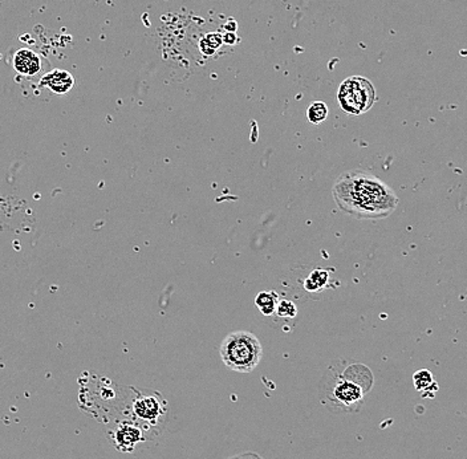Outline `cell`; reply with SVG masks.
Returning a JSON list of instances; mask_svg holds the SVG:
<instances>
[{
    "mask_svg": "<svg viewBox=\"0 0 467 459\" xmlns=\"http://www.w3.org/2000/svg\"><path fill=\"white\" fill-rule=\"evenodd\" d=\"M328 283H329V272L323 268H317V270H313L310 277L306 279L304 288L308 293H316V291L323 290Z\"/></svg>",
    "mask_w": 467,
    "mask_h": 459,
    "instance_id": "cell-11",
    "label": "cell"
},
{
    "mask_svg": "<svg viewBox=\"0 0 467 459\" xmlns=\"http://www.w3.org/2000/svg\"><path fill=\"white\" fill-rule=\"evenodd\" d=\"M13 67L24 77H33L42 70V59L29 48H20L13 56Z\"/></svg>",
    "mask_w": 467,
    "mask_h": 459,
    "instance_id": "cell-7",
    "label": "cell"
},
{
    "mask_svg": "<svg viewBox=\"0 0 467 459\" xmlns=\"http://www.w3.org/2000/svg\"><path fill=\"white\" fill-rule=\"evenodd\" d=\"M133 419L146 430L158 428L168 414V403L158 391L138 393L132 404Z\"/></svg>",
    "mask_w": 467,
    "mask_h": 459,
    "instance_id": "cell-5",
    "label": "cell"
},
{
    "mask_svg": "<svg viewBox=\"0 0 467 459\" xmlns=\"http://www.w3.org/2000/svg\"><path fill=\"white\" fill-rule=\"evenodd\" d=\"M332 195L341 211L361 221L385 219L398 206V196L388 183L360 169L340 174Z\"/></svg>",
    "mask_w": 467,
    "mask_h": 459,
    "instance_id": "cell-1",
    "label": "cell"
},
{
    "mask_svg": "<svg viewBox=\"0 0 467 459\" xmlns=\"http://www.w3.org/2000/svg\"><path fill=\"white\" fill-rule=\"evenodd\" d=\"M340 108L345 114L360 116L364 114L377 101L374 85L363 76L348 77L340 84L338 91Z\"/></svg>",
    "mask_w": 467,
    "mask_h": 459,
    "instance_id": "cell-4",
    "label": "cell"
},
{
    "mask_svg": "<svg viewBox=\"0 0 467 459\" xmlns=\"http://www.w3.org/2000/svg\"><path fill=\"white\" fill-rule=\"evenodd\" d=\"M413 382H414V388L420 393H422L425 397L433 398L439 389L438 384L436 382L433 373L427 369H421L415 372L413 375Z\"/></svg>",
    "mask_w": 467,
    "mask_h": 459,
    "instance_id": "cell-9",
    "label": "cell"
},
{
    "mask_svg": "<svg viewBox=\"0 0 467 459\" xmlns=\"http://www.w3.org/2000/svg\"><path fill=\"white\" fill-rule=\"evenodd\" d=\"M223 29H225L226 32H237V29H238V23H237L234 19H228L226 23H225V26H223Z\"/></svg>",
    "mask_w": 467,
    "mask_h": 459,
    "instance_id": "cell-17",
    "label": "cell"
},
{
    "mask_svg": "<svg viewBox=\"0 0 467 459\" xmlns=\"http://www.w3.org/2000/svg\"><path fill=\"white\" fill-rule=\"evenodd\" d=\"M223 44V35H221L219 32H212V33H207L200 42H199V48L200 52L205 56H212L216 52V49Z\"/></svg>",
    "mask_w": 467,
    "mask_h": 459,
    "instance_id": "cell-12",
    "label": "cell"
},
{
    "mask_svg": "<svg viewBox=\"0 0 467 459\" xmlns=\"http://www.w3.org/2000/svg\"><path fill=\"white\" fill-rule=\"evenodd\" d=\"M279 302L280 300L278 293L274 291H263L258 293V296L255 297V306H258V309L264 316H272L274 313H276Z\"/></svg>",
    "mask_w": 467,
    "mask_h": 459,
    "instance_id": "cell-10",
    "label": "cell"
},
{
    "mask_svg": "<svg viewBox=\"0 0 467 459\" xmlns=\"http://www.w3.org/2000/svg\"><path fill=\"white\" fill-rule=\"evenodd\" d=\"M263 348L259 339L251 332L237 331L227 334L221 344V359L230 371L251 373L259 365Z\"/></svg>",
    "mask_w": 467,
    "mask_h": 459,
    "instance_id": "cell-2",
    "label": "cell"
},
{
    "mask_svg": "<svg viewBox=\"0 0 467 459\" xmlns=\"http://www.w3.org/2000/svg\"><path fill=\"white\" fill-rule=\"evenodd\" d=\"M227 459H263L259 454H256L254 451H247V453H241L237 456H232Z\"/></svg>",
    "mask_w": 467,
    "mask_h": 459,
    "instance_id": "cell-16",
    "label": "cell"
},
{
    "mask_svg": "<svg viewBox=\"0 0 467 459\" xmlns=\"http://www.w3.org/2000/svg\"><path fill=\"white\" fill-rule=\"evenodd\" d=\"M368 391L354 380L344 375L331 377L324 380L322 389V398L331 412L335 413H354L363 404Z\"/></svg>",
    "mask_w": 467,
    "mask_h": 459,
    "instance_id": "cell-3",
    "label": "cell"
},
{
    "mask_svg": "<svg viewBox=\"0 0 467 459\" xmlns=\"http://www.w3.org/2000/svg\"><path fill=\"white\" fill-rule=\"evenodd\" d=\"M239 42V38L237 35V32H226L223 35V42L227 45H235Z\"/></svg>",
    "mask_w": 467,
    "mask_h": 459,
    "instance_id": "cell-15",
    "label": "cell"
},
{
    "mask_svg": "<svg viewBox=\"0 0 467 459\" xmlns=\"http://www.w3.org/2000/svg\"><path fill=\"white\" fill-rule=\"evenodd\" d=\"M145 432L148 430L137 421H122L109 432V438L118 451L133 453L145 441Z\"/></svg>",
    "mask_w": 467,
    "mask_h": 459,
    "instance_id": "cell-6",
    "label": "cell"
},
{
    "mask_svg": "<svg viewBox=\"0 0 467 459\" xmlns=\"http://www.w3.org/2000/svg\"><path fill=\"white\" fill-rule=\"evenodd\" d=\"M73 86L74 77L65 70H49L39 80V88H48L55 95H67Z\"/></svg>",
    "mask_w": 467,
    "mask_h": 459,
    "instance_id": "cell-8",
    "label": "cell"
},
{
    "mask_svg": "<svg viewBox=\"0 0 467 459\" xmlns=\"http://www.w3.org/2000/svg\"><path fill=\"white\" fill-rule=\"evenodd\" d=\"M328 107L323 101H315L307 109V118L313 125H320L328 117Z\"/></svg>",
    "mask_w": 467,
    "mask_h": 459,
    "instance_id": "cell-13",
    "label": "cell"
},
{
    "mask_svg": "<svg viewBox=\"0 0 467 459\" xmlns=\"http://www.w3.org/2000/svg\"><path fill=\"white\" fill-rule=\"evenodd\" d=\"M276 315L279 318L283 319H294L297 315V308L291 300L283 299L279 302L278 304V309H276Z\"/></svg>",
    "mask_w": 467,
    "mask_h": 459,
    "instance_id": "cell-14",
    "label": "cell"
}]
</instances>
